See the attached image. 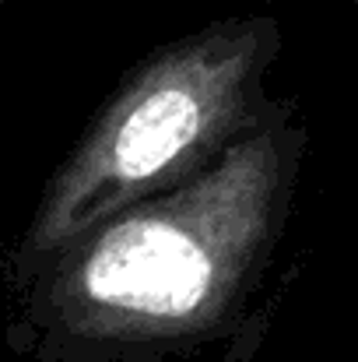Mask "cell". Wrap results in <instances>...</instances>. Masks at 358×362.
<instances>
[{"label":"cell","mask_w":358,"mask_h":362,"mask_svg":"<svg viewBox=\"0 0 358 362\" xmlns=\"http://www.w3.org/2000/svg\"><path fill=\"white\" fill-rule=\"evenodd\" d=\"M299 137L281 117L197 180L71 240L11 296L21 362H190L239 327L285 226Z\"/></svg>","instance_id":"obj_1"},{"label":"cell","mask_w":358,"mask_h":362,"mask_svg":"<svg viewBox=\"0 0 358 362\" xmlns=\"http://www.w3.org/2000/svg\"><path fill=\"white\" fill-rule=\"evenodd\" d=\"M274 53L270 18H218L141 57L46 180L4 253L7 299L92 226L197 180L278 120L281 106L263 95Z\"/></svg>","instance_id":"obj_2"},{"label":"cell","mask_w":358,"mask_h":362,"mask_svg":"<svg viewBox=\"0 0 358 362\" xmlns=\"http://www.w3.org/2000/svg\"><path fill=\"white\" fill-rule=\"evenodd\" d=\"M4 4H7V0H0V14H4Z\"/></svg>","instance_id":"obj_3"}]
</instances>
